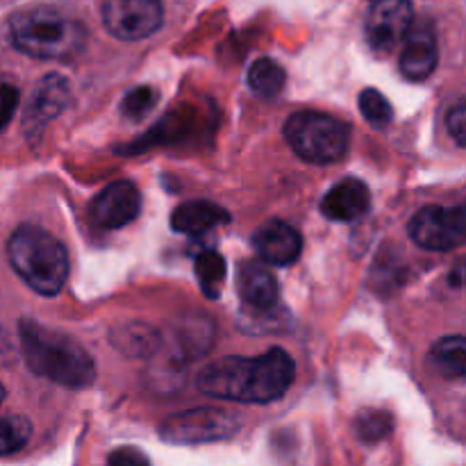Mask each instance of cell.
Segmentation results:
<instances>
[{"instance_id":"obj_14","label":"cell","mask_w":466,"mask_h":466,"mask_svg":"<svg viewBox=\"0 0 466 466\" xmlns=\"http://www.w3.org/2000/svg\"><path fill=\"white\" fill-rule=\"evenodd\" d=\"M371 205V194H369V187L364 185L358 177H344L341 182H337L321 200V212L323 217L330 218V221L339 223H350L358 221L360 217H364Z\"/></svg>"},{"instance_id":"obj_3","label":"cell","mask_w":466,"mask_h":466,"mask_svg":"<svg viewBox=\"0 0 466 466\" xmlns=\"http://www.w3.org/2000/svg\"><path fill=\"white\" fill-rule=\"evenodd\" d=\"M9 264L30 289L57 296L68 278V255L62 241L39 226H21L7 244Z\"/></svg>"},{"instance_id":"obj_9","label":"cell","mask_w":466,"mask_h":466,"mask_svg":"<svg viewBox=\"0 0 466 466\" xmlns=\"http://www.w3.org/2000/svg\"><path fill=\"white\" fill-rule=\"evenodd\" d=\"M414 9L410 0H376L367 16V39L376 53H394L412 27Z\"/></svg>"},{"instance_id":"obj_21","label":"cell","mask_w":466,"mask_h":466,"mask_svg":"<svg viewBox=\"0 0 466 466\" xmlns=\"http://www.w3.org/2000/svg\"><path fill=\"white\" fill-rule=\"evenodd\" d=\"M285 68L268 57L258 59L248 68V85L259 98H276L285 86Z\"/></svg>"},{"instance_id":"obj_30","label":"cell","mask_w":466,"mask_h":466,"mask_svg":"<svg viewBox=\"0 0 466 466\" xmlns=\"http://www.w3.org/2000/svg\"><path fill=\"white\" fill-rule=\"evenodd\" d=\"M3 400H5V390H3V385H0V405H3Z\"/></svg>"},{"instance_id":"obj_23","label":"cell","mask_w":466,"mask_h":466,"mask_svg":"<svg viewBox=\"0 0 466 466\" xmlns=\"http://www.w3.org/2000/svg\"><path fill=\"white\" fill-rule=\"evenodd\" d=\"M32 435V423L25 417H0V455L21 451Z\"/></svg>"},{"instance_id":"obj_4","label":"cell","mask_w":466,"mask_h":466,"mask_svg":"<svg viewBox=\"0 0 466 466\" xmlns=\"http://www.w3.org/2000/svg\"><path fill=\"white\" fill-rule=\"evenodd\" d=\"M285 137L305 162L335 164L349 153L350 127L321 112H296L285 123Z\"/></svg>"},{"instance_id":"obj_7","label":"cell","mask_w":466,"mask_h":466,"mask_svg":"<svg viewBox=\"0 0 466 466\" xmlns=\"http://www.w3.org/2000/svg\"><path fill=\"white\" fill-rule=\"evenodd\" d=\"M103 23L121 41H139L162 27L164 7L159 0H105Z\"/></svg>"},{"instance_id":"obj_20","label":"cell","mask_w":466,"mask_h":466,"mask_svg":"<svg viewBox=\"0 0 466 466\" xmlns=\"http://www.w3.org/2000/svg\"><path fill=\"white\" fill-rule=\"evenodd\" d=\"M196 278L208 299H218L228 278V264L217 250H205L196 258Z\"/></svg>"},{"instance_id":"obj_27","label":"cell","mask_w":466,"mask_h":466,"mask_svg":"<svg viewBox=\"0 0 466 466\" xmlns=\"http://www.w3.org/2000/svg\"><path fill=\"white\" fill-rule=\"evenodd\" d=\"M446 126H449V135L458 146H466V105L458 103L446 116Z\"/></svg>"},{"instance_id":"obj_25","label":"cell","mask_w":466,"mask_h":466,"mask_svg":"<svg viewBox=\"0 0 466 466\" xmlns=\"http://www.w3.org/2000/svg\"><path fill=\"white\" fill-rule=\"evenodd\" d=\"M155 103H157V94L150 86H137L123 98L121 112L132 121H141L155 107Z\"/></svg>"},{"instance_id":"obj_6","label":"cell","mask_w":466,"mask_h":466,"mask_svg":"<svg viewBox=\"0 0 466 466\" xmlns=\"http://www.w3.org/2000/svg\"><path fill=\"white\" fill-rule=\"evenodd\" d=\"M410 237L417 246L435 253H446V250L460 248L466 237V217L462 205L453 208H441V205H431V208L419 209L408 226Z\"/></svg>"},{"instance_id":"obj_26","label":"cell","mask_w":466,"mask_h":466,"mask_svg":"<svg viewBox=\"0 0 466 466\" xmlns=\"http://www.w3.org/2000/svg\"><path fill=\"white\" fill-rule=\"evenodd\" d=\"M18 107V89L9 82H0V130L12 121Z\"/></svg>"},{"instance_id":"obj_22","label":"cell","mask_w":466,"mask_h":466,"mask_svg":"<svg viewBox=\"0 0 466 466\" xmlns=\"http://www.w3.org/2000/svg\"><path fill=\"white\" fill-rule=\"evenodd\" d=\"M394 428V419L385 410H362L355 417V432L367 444H376L382 441Z\"/></svg>"},{"instance_id":"obj_19","label":"cell","mask_w":466,"mask_h":466,"mask_svg":"<svg viewBox=\"0 0 466 466\" xmlns=\"http://www.w3.org/2000/svg\"><path fill=\"white\" fill-rule=\"evenodd\" d=\"M114 346L132 358H146L159 346V335L144 323H130L114 330Z\"/></svg>"},{"instance_id":"obj_16","label":"cell","mask_w":466,"mask_h":466,"mask_svg":"<svg viewBox=\"0 0 466 466\" xmlns=\"http://www.w3.org/2000/svg\"><path fill=\"white\" fill-rule=\"evenodd\" d=\"M241 303L255 312H271L278 303V280L267 264L248 262L241 264L239 278H237Z\"/></svg>"},{"instance_id":"obj_13","label":"cell","mask_w":466,"mask_h":466,"mask_svg":"<svg viewBox=\"0 0 466 466\" xmlns=\"http://www.w3.org/2000/svg\"><path fill=\"white\" fill-rule=\"evenodd\" d=\"M253 248L258 250L264 262L276 264V267H289L299 259L300 250H303V239L289 223L271 218L255 230Z\"/></svg>"},{"instance_id":"obj_18","label":"cell","mask_w":466,"mask_h":466,"mask_svg":"<svg viewBox=\"0 0 466 466\" xmlns=\"http://www.w3.org/2000/svg\"><path fill=\"white\" fill-rule=\"evenodd\" d=\"M428 360L441 378L460 380L466 373V339L462 335L444 337L432 346Z\"/></svg>"},{"instance_id":"obj_29","label":"cell","mask_w":466,"mask_h":466,"mask_svg":"<svg viewBox=\"0 0 466 466\" xmlns=\"http://www.w3.org/2000/svg\"><path fill=\"white\" fill-rule=\"evenodd\" d=\"M451 282H453L455 287H462V267L455 268V276L451 278Z\"/></svg>"},{"instance_id":"obj_8","label":"cell","mask_w":466,"mask_h":466,"mask_svg":"<svg viewBox=\"0 0 466 466\" xmlns=\"http://www.w3.org/2000/svg\"><path fill=\"white\" fill-rule=\"evenodd\" d=\"M296 378V364L282 349L267 350L250 360L248 396L246 403H273L289 391Z\"/></svg>"},{"instance_id":"obj_15","label":"cell","mask_w":466,"mask_h":466,"mask_svg":"<svg viewBox=\"0 0 466 466\" xmlns=\"http://www.w3.org/2000/svg\"><path fill=\"white\" fill-rule=\"evenodd\" d=\"M437 66V39L428 23L410 27L405 48L400 53V71L408 80L421 82L432 76Z\"/></svg>"},{"instance_id":"obj_12","label":"cell","mask_w":466,"mask_h":466,"mask_svg":"<svg viewBox=\"0 0 466 466\" xmlns=\"http://www.w3.org/2000/svg\"><path fill=\"white\" fill-rule=\"evenodd\" d=\"M248 358H223L208 364L198 376V390L212 399L244 400L248 396Z\"/></svg>"},{"instance_id":"obj_10","label":"cell","mask_w":466,"mask_h":466,"mask_svg":"<svg viewBox=\"0 0 466 466\" xmlns=\"http://www.w3.org/2000/svg\"><path fill=\"white\" fill-rule=\"evenodd\" d=\"M139 209V189L130 180H114L91 200L89 217L103 230H118L135 221Z\"/></svg>"},{"instance_id":"obj_17","label":"cell","mask_w":466,"mask_h":466,"mask_svg":"<svg viewBox=\"0 0 466 466\" xmlns=\"http://www.w3.org/2000/svg\"><path fill=\"white\" fill-rule=\"evenodd\" d=\"M230 221V214L209 200H189L173 209L171 228L182 235H203L218 226H226Z\"/></svg>"},{"instance_id":"obj_28","label":"cell","mask_w":466,"mask_h":466,"mask_svg":"<svg viewBox=\"0 0 466 466\" xmlns=\"http://www.w3.org/2000/svg\"><path fill=\"white\" fill-rule=\"evenodd\" d=\"M109 466H150V462L139 449L126 446V449H118L109 455Z\"/></svg>"},{"instance_id":"obj_11","label":"cell","mask_w":466,"mask_h":466,"mask_svg":"<svg viewBox=\"0 0 466 466\" xmlns=\"http://www.w3.org/2000/svg\"><path fill=\"white\" fill-rule=\"evenodd\" d=\"M68 98H71V89H68L66 77L59 76V73H50V76L41 77L39 85L32 91L25 116H23L25 135L30 139H36L39 132L46 127V123L53 121L64 112Z\"/></svg>"},{"instance_id":"obj_24","label":"cell","mask_w":466,"mask_h":466,"mask_svg":"<svg viewBox=\"0 0 466 466\" xmlns=\"http://www.w3.org/2000/svg\"><path fill=\"white\" fill-rule=\"evenodd\" d=\"M360 112L367 118L371 126H387L394 118V109H391L390 100L380 94L378 89H364L360 94Z\"/></svg>"},{"instance_id":"obj_1","label":"cell","mask_w":466,"mask_h":466,"mask_svg":"<svg viewBox=\"0 0 466 466\" xmlns=\"http://www.w3.org/2000/svg\"><path fill=\"white\" fill-rule=\"evenodd\" d=\"M18 335H21L23 358L32 373L68 390H85L94 382V360L73 337L27 319L21 321Z\"/></svg>"},{"instance_id":"obj_5","label":"cell","mask_w":466,"mask_h":466,"mask_svg":"<svg viewBox=\"0 0 466 466\" xmlns=\"http://www.w3.org/2000/svg\"><path fill=\"white\" fill-rule=\"evenodd\" d=\"M239 426V414L221 408H196L168 417L159 426V435L168 444H209L230 440Z\"/></svg>"},{"instance_id":"obj_2","label":"cell","mask_w":466,"mask_h":466,"mask_svg":"<svg viewBox=\"0 0 466 466\" xmlns=\"http://www.w3.org/2000/svg\"><path fill=\"white\" fill-rule=\"evenodd\" d=\"M9 39L16 50L35 59H71L85 48L86 30L55 7H23L9 18Z\"/></svg>"}]
</instances>
